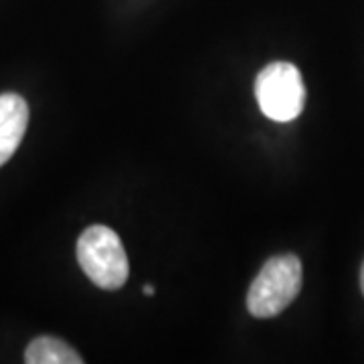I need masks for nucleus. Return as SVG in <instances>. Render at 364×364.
Listing matches in <instances>:
<instances>
[{
  "instance_id": "4",
  "label": "nucleus",
  "mask_w": 364,
  "mask_h": 364,
  "mask_svg": "<svg viewBox=\"0 0 364 364\" xmlns=\"http://www.w3.org/2000/svg\"><path fill=\"white\" fill-rule=\"evenodd\" d=\"M28 105L18 93L0 95V166L6 164L25 138Z\"/></svg>"
},
{
  "instance_id": "6",
  "label": "nucleus",
  "mask_w": 364,
  "mask_h": 364,
  "mask_svg": "<svg viewBox=\"0 0 364 364\" xmlns=\"http://www.w3.org/2000/svg\"><path fill=\"white\" fill-rule=\"evenodd\" d=\"M144 294H146V296H154V286L144 287Z\"/></svg>"
},
{
  "instance_id": "7",
  "label": "nucleus",
  "mask_w": 364,
  "mask_h": 364,
  "mask_svg": "<svg viewBox=\"0 0 364 364\" xmlns=\"http://www.w3.org/2000/svg\"><path fill=\"white\" fill-rule=\"evenodd\" d=\"M360 287H363V294H364V263H363V269H360Z\"/></svg>"
},
{
  "instance_id": "2",
  "label": "nucleus",
  "mask_w": 364,
  "mask_h": 364,
  "mask_svg": "<svg viewBox=\"0 0 364 364\" xmlns=\"http://www.w3.org/2000/svg\"><path fill=\"white\" fill-rule=\"evenodd\" d=\"M77 261L91 282L114 291L128 282L130 263L116 231L105 225H91L77 239Z\"/></svg>"
},
{
  "instance_id": "5",
  "label": "nucleus",
  "mask_w": 364,
  "mask_h": 364,
  "mask_svg": "<svg viewBox=\"0 0 364 364\" xmlns=\"http://www.w3.org/2000/svg\"><path fill=\"white\" fill-rule=\"evenodd\" d=\"M26 364H83L77 350L55 336H39L25 350Z\"/></svg>"
},
{
  "instance_id": "1",
  "label": "nucleus",
  "mask_w": 364,
  "mask_h": 364,
  "mask_svg": "<svg viewBox=\"0 0 364 364\" xmlns=\"http://www.w3.org/2000/svg\"><path fill=\"white\" fill-rule=\"evenodd\" d=\"M304 282L301 261L294 253L265 261L247 291V310L253 318H273L298 298Z\"/></svg>"
},
{
  "instance_id": "3",
  "label": "nucleus",
  "mask_w": 364,
  "mask_h": 364,
  "mask_svg": "<svg viewBox=\"0 0 364 364\" xmlns=\"http://www.w3.org/2000/svg\"><path fill=\"white\" fill-rule=\"evenodd\" d=\"M255 97L261 112L273 122H291L306 105V85L294 63L275 61L255 79Z\"/></svg>"
}]
</instances>
